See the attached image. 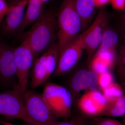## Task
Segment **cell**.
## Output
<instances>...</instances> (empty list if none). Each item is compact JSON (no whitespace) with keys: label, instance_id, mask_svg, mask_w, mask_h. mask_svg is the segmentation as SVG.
<instances>
[{"label":"cell","instance_id":"cell-1","mask_svg":"<svg viewBox=\"0 0 125 125\" xmlns=\"http://www.w3.org/2000/svg\"><path fill=\"white\" fill-rule=\"evenodd\" d=\"M57 31L56 13L52 9L45 10L25 38L33 52L35 60L55 43Z\"/></svg>","mask_w":125,"mask_h":125},{"label":"cell","instance_id":"cell-2","mask_svg":"<svg viewBox=\"0 0 125 125\" xmlns=\"http://www.w3.org/2000/svg\"><path fill=\"white\" fill-rule=\"evenodd\" d=\"M58 45L61 51L72 42L83 30V23L75 0H62L56 13Z\"/></svg>","mask_w":125,"mask_h":125},{"label":"cell","instance_id":"cell-3","mask_svg":"<svg viewBox=\"0 0 125 125\" xmlns=\"http://www.w3.org/2000/svg\"><path fill=\"white\" fill-rule=\"evenodd\" d=\"M42 94L49 109L57 118L67 119L71 116L73 97L69 90L57 84L48 83Z\"/></svg>","mask_w":125,"mask_h":125},{"label":"cell","instance_id":"cell-4","mask_svg":"<svg viewBox=\"0 0 125 125\" xmlns=\"http://www.w3.org/2000/svg\"><path fill=\"white\" fill-rule=\"evenodd\" d=\"M23 102L25 112L32 125H48L58 118L51 111L42 94L32 90L23 93Z\"/></svg>","mask_w":125,"mask_h":125},{"label":"cell","instance_id":"cell-5","mask_svg":"<svg viewBox=\"0 0 125 125\" xmlns=\"http://www.w3.org/2000/svg\"><path fill=\"white\" fill-rule=\"evenodd\" d=\"M23 92L19 84L0 93V116L10 119H19L29 124L23 102Z\"/></svg>","mask_w":125,"mask_h":125},{"label":"cell","instance_id":"cell-6","mask_svg":"<svg viewBox=\"0 0 125 125\" xmlns=\"http://www.w3.org/2000/svg\"><path fill=\"white\" fill-rule=\"evenodd\" d=\"M100 8L92 24L81 34L89 62L100 45L108 18L106 10L103 7Z\"/></svg>","mask_w":125,"mask_h":125},{"label":"cell","instance_id":"cell-7","mask_svg":"<svg viewBox=\"0 0 125 125\" xmlns=\"http://www.w3.org/2000/svg\"><path fill=\"white\" fill-rule=\"evenodd\" d=\"M84 51L81 34L61 51L54 77L66 74L71 71L80 60Z\"/></svg>","mask_w":125,"mask_h":125},{"label":"cell","instance_id":"cell-8","mask_svg":"<svg viewBox=\"0 0 125 125\" xmlns=\"http://www.w3.org/2000/svg\"><path fill=\"white\" fill-rule=\"evenodd\" d=\"M16 77L23 92L27 90L30 71L35 61L33 52L25 39L19 46L14 48Z\"/></svg>","mask_w":125,"mask_h":125},{"label":"cell","instance_id":"cell-9","mask_svg":"<svg viewBox=\"0 0 125 125\" xmlns=\"http://www.w3.org/2000/svg\"><path fill=\"white\" fill-rule=\"evenodd\" d=\"M16 72L14 48L0 41V85L11 87L17 78Z\"/></svg>","mask_w":125,"mask_h":125},{"label":"cell","instance_id":"cell-10","mask_svg":"<svg viewBox=\"0 0 125 125\" xmlns=\"http://www.w3.org/2000/svg\"><path fill=\"white\" fill-rule=\"evenodd\" d=\"M28 2V0H22L9 6V11L1 25L3 33L7 35L18 33L23 22Z\"/></svg>","mask_w":125,"mask_h":125},{"label":"cell","instance_id":"cell-11","mask_svg":"<svg viewBox=\"0 0 125 125\" xmlns=\"http://www.w3.org/2000/svg\"><path fill=\"white\" fill-rule=\"evenodd\" d=\"M44 5L42 0H28L23 22L18 32L19 35L40 18L45 10Z\"/></svg>","mask_w":125,"mask_h":125},{"label":"cell","instance_id":"cell-12","mask_svg":"<svg viewBox=\"0 0 125 125\" xmlns=\"http://www.w3.org/2000/svg\"><path fill=\"white\" fill-rule=\"evenodd\" d=\"M47 56V51L36 58L34 62L31 83L32 88L39 87L49 78L46 66Z\"/></svg>","mask_w":125,"mask_h":125},{"label":"cell","instance_id":"cell-13","mask_svg":"<svg viewBox=\"0 0 125 125\" xmlns=\"http://www.w3.org/2000/svg\"><path fill=\"white\" fill-rule=\"evenodd\" d=\"M76 10L83 23V30L92 21L97 8L94 0H75Z\"/></svg>","mask_w":125,"mask_h":125},{"label":"cell","instance_id":"cell-14","mask_svg":"<svg viewBox=\"0 0 125 125\" xmlns=\"http://www.w3.org/2000/svg\"><path fill=\"white\" fill-rule=\"evenodd\" d=\"M125 115V95L124 94L107 102L101 115L118 117Z\"/></svg>","mask_w":125,"mask_h":125},{"label":"cell","instance_id":"cell-15","mask_svg":"<svg viewBox=\"0 0 125 125\" xmlns=\"http://www.w3.org/2000/svg\"><path fill=\"white\" fill-rule=\"evenodd\" d=\"M90 70H81L73 75L70 83L71 90L74 94L86 90L89 83Z\"/></svg>","mask_w":125,"mask_h":125},{"label":"cell","instance_id":"cell-16","mask_svg":"<svg viewBox=\"0 0 125 125\" xmlns=\"http://www.w3.org/2000/svg\"><path fill=\"white\" fill-rule=\"evenodd\" d=\"M119 40V35L116 31L111 29L106 28L104 30L100 45L96 52L116 51Z\"/></svg>","mask_w":125,"mask_h":125},{"label":"cell","instance_id":"cell-17","mask_svg":"<svg viewBox=\"0 0 125 125\" xmlns=\"http://www.w3.org/2000/svg\"><path fill=\"white\" fill-rule=\"evenodd\" d=\"M61 50L57 42L54 43L47 51L46 66L48 76L53 74L57 68Z\"/></svg>","mask_w":125,"mask_h":125},{"label":"cell","instance_id":"cell-18","mask_svg":"<svg viewBox=\"0 0 125 125\" xmlns=\"http://www.w3.org/2000/svg\"><path fill=\"white\" fill-rule=\"evenodd\" d=\"M78 107L81 111L89 117L100 115V112L87 93L81 96L78 103Z\"/></svg>","mask_w":125,"mask_h":125},{"label":"cell","instance_id":"cell-19","mask_svg":"<svg viewBox=\"0 0 125 125\" xmlns=\"http://www.w3.org/2000/svg\"><path fill=\"white\" fill-rule=\"evenodd\" d=\"M122 42L116 61L117 73L122 81L125 74V33L122 35Z\"/></svg>","mask_w":125,"mask_h":125},{"label":"cell","instance_id":"cell-20","mask_svg":"<svg viewBox=\"0 0 125 125\" xmlns=\"http://www.w3.org/2000/svg\"><path fill=\"white\" fill-rule=\"evenodd\" d=\"M102 91L107 102L125 94L122 87L114 82L110 84Z\"/></svg>","mask_w":125,"mask_h":125},{"label":"cell","instance_id":"cell-21","mask_svg":"<svg viewBox=\"0 0 125 125\" xmlns=\"http://www.w3.org/2000/svg\"><path fill=\"white\" fill-rule=\"evenodd\" d=\"M89 96L100 112V115L104 109L107 101L103 93L98 90L87 92Z\"/></svg>","mask_w":125,"mask_h":125},{"label":"cell","instance_id":"cell-22","mask_svg":"<svg viewBox=\"0 0 125 125\" xmlns=\"http://www.w3.org/2000/svg\"><path fill=\"white\" fill-rule=\"evenodd\" d=\"M94 56H97L101 58L110 69L113 67L115 62L116 61V51L96 52Z\"/></svg>","mask_w":125,"mask_h":125},{"label":"cell","instance_id":"cell-23","mask_svg":"<svg viewBox=\"0 0 125 125\" xmlns=\"http://www.w3.org/2000/svg\"><path fill=\"white\" fill-rule=\"evenodd\" d=\"M90 62L91 70L98 75L109 71L111 69L103 61L97 56H94Z\"/></svg>","mask_w":125,"mask_h":125},{"label":"cell","instance_id":"cell-24","mask_svg":"<svg viewBox=\"0 0 125 125\" xmlns=\"http://www.w3.org/2000/svg\"><path fill=\"white\" fill-rule=\"evenodd\" d=\"M113 82V76L109 71L99 75V88L102 90Z\"/></svg>","mask_w":125,"mask_h":125},{"label":"cell","instance_id":"cell-25","mask_svg":"<svg viewBox=\"0 0 125 125\" xmlns=\"http://www.w3.org/2000/svg\"><path fill=\"white\" fill-rule=\"evenodd\" d=\"M48 125H89L87 121L80 116L75 117L69 120L58 121Z\"/></svg>","mask_w":125,"mask_h":125},{"label":"cell","instance_id":"cell-26","mask_svg":"<svg viewBox=\"0 0 125 125\" xmlns=\"http://www.w3.org/2000/svg\"><path fill=\"white\" fill-rule=\"evenodd\" d=\"M91 125H125L119 121L110 118L96 117L90 123Z\"/></svg>","mask_w":125,"mask_h":125},{"label":"cell","instance_id":"cell-27","mask_svg":"<svg viewBox=\"0 0 125 125\" xmlns=\"http://www.w3.org/2000/svg\"><path fill=\"white\" fill-rule=\"evenodd\" d=\"M98 76V74L90 70L89 83L86 90L87 92L97 90V89L99 87Z\"/></svg>","mask_w":125,"mask_h":125},{"label":"cell","instance_id":"cell-28","mask_svg":"<svg viewBox=\"0 0 125 125\" xmlns=\"http://www.w3.org/2000/svg\"><path fill=\"white\" fill-rule=\"evenodd\" d=\"M9 6L6 0H0V25L9 11Z\"/></svg>","mask_w":125,"mask_h":125},{"label":"cell","instance_id":"cell-29","mask_svg":"<svg viewBox=\"0 0 125 125\" xmlns=\"http://www.w3.org/2000/svg\"><path fill=\"white\" fill-rule=\"evenodd\" d=\"M112 7L115 10L123 11L125 10V0H110Z\"/></svg>","mask_w":125,"mask_h":125},{"label":"cell","instance_id":"cell-30","mask_svg":"<svg viewBox=\"0 0 125 125\" xmlns=\"http://www.w3.org/2000/svg\"><path fill=\"white\" fill-rule=\"evenodd\" d=\"M110 0H94L96 7H103L104 6L110 2Z\"/></svg>","mask_w":125,"mask_h":125},{"label":"cell","instance_id":"cell-31","mask_svg":"<svg viewBox=\"0 0 125 125\" xmlns=\"http://www.w3.org/2000/svg\"><path fill=\"white\" fill-rule=\"evenodd\" d=\"M121 25L125 32V10L123 11L120 18Z\"/></svg>","mask_w":125,"mask_h":125},{"label":"cell","instance_id":"cell-32","mask_svg":"<svg viewBox=\"0 0 125 125\" xmlns=\"http://www.w3.org/2000/svg\"><path fill=\"white\" fill-rule=\"evenodd\" d=\"M22 0H6V1L9 6L11 5L16 4Z\"/></svg>","mask_w":125,"mask_h":125},{"label":"cell","instance_id":"cell-33","mask_svg":"<svg viewBox=\"0 0 125 125\" xmlns=\"http://www.w3.org/2000/svg\"><path fill=\"white\" fill-rule=\"evenodd\" d=\"M0 124L2 125H17V124H13V123H10L8 122L5 121L1 120H0Z\"/></svg>","mask_w":125,"mask_h":125},{"label":"cell","instance_id":"cell-34","mask_svg":"<svg viewBox=\"0 0 125 125\" xmlns=\"http://www.w3.org/2000/svg\"><path fill=\"white\" fill-rule=\"evenodd\" d=\"M122 88L124 91V94L125 95V76H124V78H123V80H122Z\"/></svg>","mask_w":125,"mask_h":125},{"label":"cell","instance_id":"cell-35","mask_svg":"<svg viewBox=\"0 0 125 125\" xmlns=\"http://www.w3.org/2000/svg\"><path fill=\"white\" fill-rule=\"evenodd\" d=\"M52 0H42L43 2L44 3V4H45L46 2H48V1H49Z\"/></svg>","mask_w":125,"mask_h":125},{"label":"cell","instance_id":"cell-36","mask_svg":"<svg viewBox=\"0 0 125 125\" xmlns=\"http://www.w3.org/2000/svg\"><path fill=\"white\" fill-rule=\"evenodd\" d=\"M125 117L124 118V120H123V123H124V124L125 125Z\"/></svg>","mask_w":125,"mask_h":125}]
</instances>
